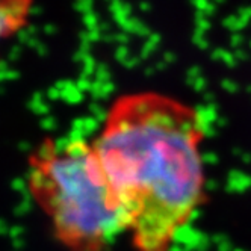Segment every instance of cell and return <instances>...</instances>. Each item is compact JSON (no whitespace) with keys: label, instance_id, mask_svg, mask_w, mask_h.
Here are the masks:
<instances>
[{"label":"cell","instance_id":"1","mask_svg":"<svg viewBox=\"0 0 251 251\" xmlns=\"http://www.w3.org/2000/svg\"><path fill=\"white\" fill-rule=\"evenodd\" d=\"M204 127L192 106L141 91L118 97L93 141L136 251H171L204 195Z\"/></svg>","mask_w":251,"mask_h":251},{"label":"cell","instance_id":"2","mask_svg":"<svg viewBox=\"0 0 251 251\" xmlns=\"http://www.w3.org/2000/svg\"><path fill=\"white\" fill-rule=\"evenodd\" d=\"M29 194L68 251H103L124 217L93 141L46 138L27 157Z\"/></svg>","mask_w":251,"mask_h":251},{"label":"cell","instance_id":"3","mask_svg":"<svg viewBox=\"0 0 251 251\" xmlns=\"http://www.w3.org/2000/svg\"><path fill=\"white\" fill-rule=\"evenodd\" d=\"M33 0H0V47L27 25Z\"/></svg>","mask_w":251,"mask_h":251}]
</instances>
